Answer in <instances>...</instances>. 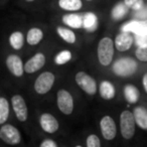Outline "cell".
Instances as JSON below:
<instances>
[{
  "label": "cell",
  "mask_w": 147,
  "mask_h": 147,
  "mask_svg": "<svg viewBox=\"0 0 147 147\" xmlns=\"http://www.w3.org/2000/svg\"><path fill=\"white\" fill-rule=\"evenodd\" d=\"M38 147H59L57 143L53 139H45L42 142L39 144Z\"/></svg>",
  "instance_id": "30"
},
{
  "label": "cell",
  "mask_w": 147,
  "mask_h": 147,
  "mask_svg": "<svg viewBox=\"0 0 147 147\" xmlns=\"http://www.w3.org/2000/svg\"><path fill=\"white\" fill-rule=\"evenodd\" d=\"M128 11L129 8L127 7V5L124 2H119L112 8L111 16H112V18L114 20H120L123 17L126 16Z\"/></svg>",
  "instance_id": "24"
},
{
  "label": "cell",
  "mask_w": 147,
  "mask_h": 147,
  "mask_svg": "<svg viewBox=\"0 0 147 147\" xmlns=\"http://www.w3.org/2000/svg\"><path fill=\"white\" fill-rule=\"evenodd\" d=\"M10 113V106L6 98L1 97L0 98V124L3 125L7 121Z\"/></svg>",
  "instance_id": "25"
},
{
  "label": "cell",
  "mask_w": 147,
  "mask_h": 147,
  "mask_svg": "<svg viewBox=\"0 0 147 147\" xmlns=\"http://www.w3.org/2000/svg\"><path fill=\"white\" fill-rule=\"evenodd\" d=\"M99 94L103 100H112L116 95V89L110 81H102L99 85Z\"/></svg>",
  "instance_id": "16"
},
{
  "label": "cell",
  "mask_w": 147,
  "mask_h": 147,
  "mask_svg": "<svg viewBox=\"0 0 147 147\" xmlns=\"http://www.w3.org/2000/svg\"><path fill=\"white\" fill-rule=\"evenodd\" d=\"M57 105L63 114L71 115L75 108V102L71 93L65 89L59 90L57 94Z\"/></svg>",
  "instance_id": "6"
},
{
  "label": "cell",
  "mask_w": 147,
  "mask_h": 147,
  "mask_svg": "<svg viewBox=\"0 0 147 147\" xmlns=\"http://www.w3.org/2000/svg\"><path fill=\"white\" fill-rule=\"evenodd\" d=\"M135 55L140 61H147V45L137 47Z\"/></svg>",
  "instance_id": "29"
},
{
  "label": "cell",
  "mask_w": 147,
  "mask_h": 147,
  "mask_svg": "<svg viewBox=\"0 0 147 147\" xmlns=\"http://www.w3.org/2000/svg\"><path fill=\"white\" fill-rule=\"evenodd\" d=\"M27 2H31V1H34V0H26Z\"/></svg>",
  "instance_id": "33"
},
{
  "label": "cell",
  "mask_w": 147,
  "mask_h": 147,
  "mask_svg": "<svg viewBox=\"0 0 147 147\" xmlns=\"http://www.w3.org/2000/svg\"><path fill=\"white\" fill-rule=\"evenodd\" d=\"M100 130L103 138L107 141H112L116 138L117 126L115 120L109 115H105L100 120Z\"/></svg>",
  "instance_id": "9"
},
{
  "label": "cell",
  "mask_w": 147,
  "mask_h": 147,
  "mask_svg": "<svg viewBox=\"0 0 147 147\" xmlns=\"http://www.w3.org/2000/svg\"><path fill=\"white\" fill-rule=\"evenodd\" d=\"M11 107L15 114V117L20 122H25L28 118V108L26 102L21 95H13L11 98Z\"/></svg>",
  "instance_id": "8"
},
{
  "label": "cell",
  "mask_w": 147,
  "mask_h": 147,
  "mask_svg": "<svg viewBox=\"0 0 147 147\" xmlns=\"http://www.w3.org/2000/svg\"><path fill=\"white\" fill-rule=\"evenodd\" d=\"M115 47L118 51H126L131 49L134 42V37L132 33L127 31H121L114 39Z\"/></svg>",
  "instance_id": "13"
},
{
  "label": "cell",
  "mask_w": 147,
  "mask_h": 147,
  "mask_svg": "<svg viewBox=\"0 0 147 147\" xmlns=\"http://www.w3.org/2000/svg\"><path fill=\"white\" fill-rule=\"evenodd\" d=\"M57 33L59 34V36L61 37L63 40H65L67 43H73L76 42L77 40V36L75 34L73 30L71 28H67L65 26H57Z\"/></svg>",
  "instance_id": "23"
},
{
  "label": "cell",
  "mask_w": 147,
  "mask_h": 147,
  "mask_svg": "<svg viewBox=\"0 0 147 147\" xmlns=\"http://www.w3.org/2000/svg\"><path fill=\"white\" fill-rule=\"evenodd\" d=\"M43 31L38 27H32L26 33V42L29 45H36L42 40Z\"/></svg>",
  "instance_id": "21"
},
{
  "label": "cell",
  "mask_w": 147,
  "mask_h": 147,
  "mask_svg": "<svg viewBox=\"0 0 147 147\" xmlns=\"http://www.w3.org/2000/svg\"><path fill=\"white\" fill-rule=\"evenodd\" d=\"M115 42L111 37L105 36L100 39L97 49L98 61L104 67H108L112 63L115 53Z\"/></svg>",
  "instance_id": "1"
},
{
  "label": "cell",
  "mask_w": 147,
  "mask_h": 147,
  "mask_svg": "<svg viewBox=\"0 0 147 147\" xmlns=\"http://www.w3.org/2000/svg\"><path fill=\"white\" fill-rule=\"evenodd\" d=\"M45 65V55L42 53H37L24 63V71L26 74L36 73Z\"/></svg>",
  "instance_id": "12"
},
{
  "label": "cell",
  "mask_w": 147,
  "mask_h": 147,
  "mask_svg": "<svg viewBox=\"0 0 147 147\" xmlns=\"http://www.w3.org/2000/svg\"><path fill=\"white\" fill-rule=\"evenodd\" d=\"M98 27V16L94 12L83 14V28L88 31H95Z\"/></svg>",
  "instance_id": "19"
},
{
  "label": "cell",
  "mask_w": 147,
  "mask_h": 147,
  "mask_svg": "<svg viewBox=\"0 0 147 147\" xmlns=\"http://www.w3.org/2000/svg\"><path fill=\"white\" fill-rule=\"evenodd\" d=\"M87 1H92V0H87Z\"/></svg>",
  "instance_id": "35"
},
{
  "label": "cell",
  "mask_w": 147,
  "mask_h": 147,
  "mask_svg": "<svg viewBox=\"0 0 147 147\" xmlns=\"http://www.w3.org/2000/svg\"><path fill=\"white\" fill-rule=\"evenodd\" d=\"M9 45L15 51H20L24 45V35L21 31H13L9 35Z\"/></svg>",
  "instance_id": "22"
},
{
  "label": "cell",
  "mask_w": 147,
  "mask_h": 147,
  "mask_svg": "<svg viewBox=\"0 0 147 147\" xmlns=\"http://www.w3.org/2000/svg\"><path fill=\"white\" fill-rule=\"evenodd\" d=\"M75 81L86 94L94 96L97 93V82L86 71H78L75 77Z\"/></svg>",
  "instance_id": "5"
},
{
  "label": "cell",
  "mask_w": 147,
  "mask_h": 147,
  "mask_svg": "<svg viewBox=\"0 0 147 147\" xmlns=\"http://www.w3.org/2000/svg\"><path fill=\"white\" fill-rule=\"evenodd\" d=\"M39 126L49 134H53L59 128V124L57 119L51 113H42L39 117Z\"/></svg>",
  "instance_id": "10"
},
{
  "label": "cell",
  "mask_w": 147,
  "mask_h": 147,
  "mask_svg": "<svg viewBox=\"0 0 147 147\" xmlns=\"http://www.w3.org/2000/svg\"><path fill=\"white\" fill-rule=\"evenodd\" d=\"M142 85H143V88H144L145 93L147 94V73H145L142 77Z\"/></svg>",
  "instance_id": "32"
},
{
  "label": "cell",
  "mask_w": 147,
  "mask_h": 147,
  "mask_svg": "<svg viewBox=\"0 0 147 147\" xmlns=\"http://www.w3.org/2000/svg\"><path fill=\"white\" fill-rule=\"evenodd\" d=\"M120 129L121 135L126 140H130L135 135L136 121L133 112L129 110H124L120 114Z\"/></svg>",
  "instance_id": "3"
},
{
  "label": "cell",
  "mask_w": 147,
  "mask_h": 147,
  "mask_svg": "<svg viewBox=\"0 0 147 147\" xmlns=\"http://www.w3.org/2000/svg\"><path fill=\"white\" fill-rule=\"evenodd\" d=\"M137 67H138V65L134 59L125 57L117 59L113 63L112 71L116 76L126 78V77L133 76L135 71H137Z\"/></svg>",
  "instance_id": "2"
},
{
  "label": "cell",
  "mask_w": 147,
  "mask_h": 147,
  "mask_svg": "<svg viewBox=\"0 0 147 147\" xmlns=\"http://www.w3.org/2000/svg\"><path fill=\"white\" fill-rule=\"evenodd\" d=\"M71 57H73L71 51H67V49H63V51H61L59 53H57V55H55V59H53V61H55V65H65L67 63H69L71 59Z\"/></svg>",
  "instance_id": "26"
},
{
  "label": "cell",
  "mask_w": 147,
  "mask_h": 147,
  "mask_svg": "<svg viewBox=\"0 0 147 147\" xmlns=\"http://www.w3.org/2000/svg\"><path fill=\"white\" fill-rule=\"evenodd\" d=\"M121 31H127L136 35H147V19L129 21L123 25Z\"/></svg>",
  "instance_id": "14"
},
{
  "label": "cell",
  "mask_w": 147,
  "mask_h": 147,
  "mask_svg": "<svg viewBox=\"0 0 147 147\" xmlns=\"http://www.w3.org/2000/svg\"><path fill=\"white\" fill-rule=\"evenodd\" d=\"M0 138L8 145H17L21 142L19 130L11 124H3L0 128Z\"/></svg>",
  "instance_id": "7"
},
{
  "label": "cell",
  "mask_w": 147,
  "mask_h": 147,
  "mask_svg": "<svg viewBox=\"0 0 147 147\" xmlns=\"http://www.w3.org/2000/svg\"><path fill=\"white\" fill-rule=\"evenodd\" d=\"M137 36V45L138 47L147 45V35H136Z\"/></svg>",
  "instance_id": "31"
},
{
  "label": "cell",
  "mask_w": 147,
  "mask_h": 147,
  "mask_svg": "<svg viewBox=\"0 0 147 147\" xmlns=\"http://www.w3.org/2000/svg\"><path fill=\"white\" fill-rule=\"evenodd\" d=\"M55 82V74L51 71H43L36 78L34 82V91L38 95H45L51 90Z\"/></svg>",
  "instance_id": "4"
},
{
  "label": "cell",
  "mask_w": 147,
  "mask_h": 147,
  "mask_svg": "<svg viewBox=\"0 0 147 147\" xmlns=\"http://www.w3.org/2000/svg\"><path fill=\"white\" fill-rule=\"evenodd\" d=\"M61 21L69 28L80 29L83 27V15L76 12H69L61 16Z\"/></svg>",
  "instance_id": "15"
},
{
  "label": "cell",
  "mask_w": 147,
  "mask_h": 147,
  "mask_svg": "<svg viewBox=\"0 0 147 147\" xmlns=\"http://www.w3.org/2000/svg\"><path fill=\"white\" fill-rule=\"evenodd\" d=\"M59 6L61 10L77 12L83 7V2L82 0H59Z\"/></svg>",
  "instance_id": "18"
},
{
  "label": "cell",
  "mask_w": 147,
  "mask_h": 147,
  "mask_svg": "<svg viewBox=\"0 0 147 147\" xmlns=\"http://www.w3.org/2000/svg\"><path fill=\"white\" fill-rule=\"evenodd\" d=\"M124 97L125 100L129 104H136L140 98V93L139 90L134 85H126L124 88Z\"/></svg>",
  "instance_id": "20"
},
{
  "label": "cell",
  "mask_w": 147,
  "mask_h": 147,
  "mask_svg": "<svg viewBox=\"0 0 147 147\" xmlns=\"http://www.w3.org/2000/svg\"><path fill=\"white\" fill-rule=\"evenodd\" d=\"M6 67L8 71L16 78H20L24 74V65L21 57L17 55H9L6 57Z\"/></svg>",
  "instance_id": "11"
},
{
  "label": "cell",
  "mask_w": 147,
  "mask_h": 147,
  "mask_svg": "<svg viewBox=\"0 0 147 147\" xmlns=\"http://www.w3.org/2000/svg\"><path fill=\"white\" fill-rule=\"evenodd\" d=\"M86 147H102L101 140L96 134H91L86 139Z\"/></svg>",
  "instance_id": "28"
},
{
  "label": "cell",
  "mask_w": 147,
  "mask_h": 147,
  "mask_svg": "<svg viewBox=\"0 0 147 147\" xmlns=\"http://www.w3.org/2000/svg\"><path fill=\"white\" fill-rule=\"evenodd\" d=\"M75 147H83V146H81V145H76Z\"/></svg>",
  "instance_id": "34"
},
{
  "label": "cell",
  "mask_w": 147,
  "mask_h": 147,
  "mask_svg": "<svg viewBox=\"0 0 147 147\" xmlns=\"http://www.w3.org/2000/svg\"><path fill=\"white\" fill-rule=\"evenodd\" d=\"M123 2L127 5L129 9H132V10L139 11L143 8L144 6V1L143 0H124Z\"/></svg>",
  "instance_id": "27"
},
{
  "label": "cell",
  "mask_w": 147,
  "mask_h": 147,
  "mask_svg": "<svg viewBox=\"0 0 147 147\" xmlns=\"http://www.w3.org/2000/svg\"><path fill=\"white\" fill-rule=\"evenodd\" d=\"M136 124L143 130H147V110L144 107L137 106L133 110Z\"/></svg>",
  "instance_id": "17"
}]
</instances>
